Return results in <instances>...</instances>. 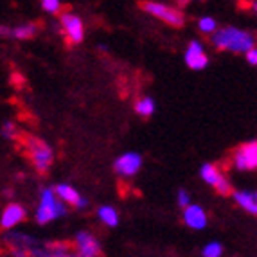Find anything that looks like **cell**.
I'll use <instances>...</instances> for the list:
<instances>
[{
	"label": "cell",
	"mask_w": 257,
	"mask_h": 257,
	"mask_svg": "<svg viewBox=\"0 0 257 257\" xmlns=\"http://www.w3.org/2000/svg\"><path fill=\"white\" fill-rule=\"evenodd\" d=\"M26 216H27L26 209H24L20 203H9V205L4 209V212H2L0 225H2V228H4V230H9V228L17 227L18 223L24 221V219H26Z\"/></svg>",
	"instance_id": "30bf717a"
},
{
	"label": "cell",
	"mask_w": 257,
	"mask_h": 257,
	"mask_svg": "<svg viewBox=\"0 0 257 257\" xmlns=\"http://www.w3.org/2000/svg\"><path fill=\"white\" fill-rule=\"evenodd\" d=\"M60 22H61V31H63L67 42L72 43V45L83 42V38H85V27H83V20L77 15L63 13Z\"/></svg>",
	"instance_id": "5b68a950"
},
{
	"label": "cell",
	"mask_w": 257,
	"mask_h": 257,
	"mask_svg": "<svg viewBox=\"0 0 257 257\" xmlns=\"http://www.w3.org/2000/svg\"><path fill=\"white\" fill-rule=\"evenodd\" d=\"M56 196L58 194H56L54 189H42V193H40V205L36 209V221L40 225H47V223L54 221L56 218H61L67 212L65 202L58 200Z\"/></svg>",
	"instance_id": "7a4b0ae2"
},
{
	"label": "cell",
	"mask_w": 257,
	"mask_h": 257,
	"mask_svg": "<svg viewBox=\"0 0 257 257\" xmlns=\"http://www.w3.org/2000/svg\"><path fill=\"white\" fill-rule=\"evenodd\" d=\"M2 135H4L6 139H13L15 135H17V126L11 124V122H6L4 128H2Z\"/></svg>",
	"instance_id": "603a6c76"
},
{
	"label": "cell",
	"mask_w": 257,
	"mask_h": 257,
	"mask_svg": "<svg viewBox=\"0 0 257 257\" xmlns=\"http://www.w3.org/2000/svg\"><path fill=\"white\" fill-rule=\"evenodd\" d=\"M42 8L51 15L60 13V8H61V2L60 0H42Z\"/></svg>",
	"instance_id": "ffe728a7"
},
{
	"label": "cell",
	"mask_w": 257,
	"mask_h": 257,
	"mask_svg": "<svg viewBox=\"0 0 257 257\" xmlns=\"http://www.w3.org/2000/svg\"><path fill=\"white\" fill-rule=\"evenodd\" d=\"M26 141L27 155H29L31 162L35 164V167L40 173H45L52 164V150L43 141H38L35 137H27Z\"/></svg>",
	"instance_id": "277c9868"
},
{
	"label": "cell",
	"mask_w": 257,
	"mask_h": 257,
	"mask_svg": "<svg viewBox=\"0 0 257 257\" xmlns=\"http://www.w3.org/2000/svg\"><path fill=\"white\" fill-rule=\"evenodd\" d=\"M153 110H155V103L151 97H142L135 103V111L142 117H150L153 113Z\"/></svg>",
	"instance_id": "e0dca14e"
},
{
	"label": "cell",
	"mask_w": 257,
	"mask_h": 257,
	"mask_svg": "<svg viewBox=\"0 0 257 257\" xmlns=\"http://www.w3.org/2000/svg\"><path fill=\"white\" fill-rule=\"evenodd\" d=\"M36 31H38V27H36L35 24H24V26L15 27V29L11 31V36L17 40H29L36 35Z\"/></svg>",
	"instance_id": "2e32d148"
},
{
	"label": "cell",
	"mask_w": 257,
	"mask_h": 257,
	"mask_svg": "<svg viewBox=\"0 0 257 257\" xmlns=\"http://www.w3.org/2000/svg\"><path fill=\"white\" fill-rule=\"evenodd\" d=\"M74 246L79 257H101V244L90 232H79L74 239Z\"/></svg>",
	"instance_id": "52a82bcc"
},
{
	"label": "cell",
	"mask_w": 257,
	"mask_h": 257,
	"mask_svg": "<svg viewBox=\"0 0 257 257\" xmlns=\"http://www.w3.org/2000/svg\"><path fill=\"white\" fill-rule=\"evenodd\" d=\"M234 166L239 171H248L257 167V141L246 142L234 151Z\"/></svg>",
	"instance_id": "8992f818"
},
{
	"label": "cell",
	"mask_w": 257,
	"mask_h": 257,
	"mask_svg": "<svg viewBox=\"0 0 257 257\" xmlns=\"http://www.w3.org/2000/svg\"><path fill=\"white\" fill-rule=\"evenodd\" d=\"M56 194H58V198H60L61 202L69 203V205L76 207V209H85L86 205H88V202H86L85 198L79 196V193H77L76 189L72 187V185L69 184H60L56 185Z\"/></svg>",
	"instance_id": "8fae6325"
},
{
	"label": "cell",
	"mask_w": 257,
	"mask_h": 257,
	"mask_svg": "<svg viewBox=\"0 0 257 257\" xmlns=\"http://www.w3.org/2000/svg\"><path fill=\"white\" fill-rule=\"evenodd\" d=\"M252 9H253V11H255V13H257V0H255V2H253V4H252Z\"/></svg>",
	"instance_id": "4316f807"
},
{
	"label": "cell",
	"mask_w": 257,
	"mask_h": 257,
	"mask_svg": "<svg viewBox=\"0 0 257 257\" xmlns=\"http://www.w3.org/2000/svg\"><path fill=\"white\" fill-rule=\"evenodd\" d=\"M141 8L146 11V13L153 15V17L160 18L162 22L169 24L173 27H182L184 26V13H182L180 9L171 8V6H164L160 2H153V0H146V2H142Z\"/></svg>",
	"instance_id": "3957f363"
},
{
	"label": "cell",
	"mask_w": 257,
	"mask_h": 257,
	"mask_svg": "<svg viewBox=\"0 0 257 257\" xmlns=\"http://www.w3.org/2000/svg\"><path fill=\"white\" fill-rule=\"evenodd\" d=\"M216 191H218L219 194H228L232 191V187H230V184H228V180L225 178V176H221V180L216 184Z\"/></svg>",
	"instance_id": "44dd1931"
},
{
	"label": "cell",
	"mask_w": 257,
	"mask_h": 257,
	"mask_svg": "<svg viewBox=\"0 0 257 257\" xmlns=\"http://www.w3.org/2000/svg\"><path fill=\"white\" fill-rule=\"evenodd\" d=\"M234 200L241 209H244L250 214L257 216V191L250 193V191H236L234 193Z\"/></svg>",
	"instance_id": "4fadbf2b"
},
{
	"label": "cell",
	"mask_w": 257,
	"mask_h": 257,
	"mask_svg": "<svg viewBox=\"0 0 257 257\" xmlns=\"http://www.w3.org/2000/svg\"><path fill=\"white\" fill-rule=\"evenodd\" d=\"M212 42L219 51L228 52H243L246 54L255 47V38L246 31L236 29V27H221L212 35Z\"/></svg>",
	"instance_id": "6da1fadb"
},
{
	"label": "cell",
	"mask_w": 257,
	"mask_h": 257,
	"mask_svg": "<svg viewBox=\"0 0 257 257\" xmlns=\"http://www.w3.org/2000/svg\"><path fill=\"white\" fill-rule=\"evenodd\" d=\"M198 29L202 31L203 35H214L216 31H218V26H216L214 18L203 17V18H200V22H198Z\"/></svg>",
	"instance_id": "ac0fdd59"
},
{
	"label": "cell",
	"mask_w": 257,
	"mask_h": 257,
	"mask_svg": "<svg viewBox=\"0 0 257 257\" xmlns=\"http://www.w3.org/2000/svg\"><path fill=\"white\" fill-rule=\"evenodd\" d=\"M244 56H246V61L250 65H257V47H253L252 51H248Z\"/></svg>",
	"instance_id": "cb8c5ba5"
},
{
	"label": "cell",
	"mask_w": 257,
	"mask_h": 257,
	"mask_svg": "<svg viewBox=\"0 0 257 257\" xmlns=\"http://www.w3.org/2000/svg\"><path fill=\"white\" fill-rule=\"evenodd\" d=\"M178 205L184 207V209L191 205V196H189V193H187V191H184V189H182V191H178Z\"/></svg>",
	"instance_id": "7402d4cb"
},
{
	"label": "cell",
	"mask_w": 257,
	"mask_h": 257,
	"mask_svg": "<svg viewBox=\"0 0 257 257\" xmlns=\"http://www.w3.org/2000/svg\"><path fill=\"white\" fill-rule=\"evenodd\" d=\"M200 175H202L203 182H207V184L212 185V187H216V184L221 180V176H223L214 164H205V166H202V171H200Z\"/></svg>",
	"instance_id": "9a60e30c"
},
{
	"label": "cell",
	"mask_w": 257,
	"mask_h": 257,
	"mask_svg": "<svg viewBox=\"0 0 257 257\" xmlns=\"http://www.w3.org/2000/svg\"><path fill=\"white\" fill-rule=\"evenodd\" d=\"M141 166H142V157L139 153H124L113 162L115 173L120 176H124V178L135 175L141 169Z\"/></svg>",
	"instance_id": "9c48e42d"
},
{
	"label": "cell",
	"mask_w": 257,
	"mask_h": 257,
	"mask_svg": "<svg viewBox=\"0 0 257 257\" xmlns=\"http://www.w3.org/2000/svg\"><path fill=\"white\" fill-rule=\"evenodd\" d=\"M176 2H178V4H182V6H184V4H187L189 0H176Z\"/></svg>",
	"instance_id": "484cf974"
},
{
	"label": "cell",
	"mask_w": 257,
	"mask_h": 257,
	"mask_svg": "<svg viewBox=\"0 0 257 257\" xmlns=\"http://www.w3.org/2000/svg\"><path fill=\"white\" fill-rule=\"evenodd\" d=\"M97 216L104 225H108V227H117V225H119V214H117V210L113 209V207H108V205L99 207Z\"/></svg>",
	"instance_id": "5bb4252c"
},
{
	"label": "cell",
	"mask_w": 257,
	"mask_h": 257,
	"mask_svg": "<svg viewBox=\"0 0 257 257\" xmlns=\"http://www.w3.org/2000/svg\"><path fill=\"white\" fill-rule=\"evenodd\" d=\"M60 257H79L77 253H72V252H67V253H63V255H60Z\"/></svg>",
	"instance_id": "d4e9b609"
},
{
	"label": "cell",
	"mask_w": 257,
	"mask_h": 257,
	"mask_svg": "<svg viewBox=\"0 0 257 257\" xmlns=\"http://www.w3.org/2000/svg\"><path fill=\"white\" fill-rule=\"evenodd\" d=\"M202 253H203V257H221L223 246L219 243H216V241H212V243H207L205 246H203Z\"/></svg>",
	"instance_id": "d6986e66"
},
{
	"label": "cell",
	"mask_w": 257,
	"mask_h": 257,
	"mask_svg": "<svg viewBox=\"0 0 257 257\" xmlns=\"http://www.w3.org/2000/svg\"><path fill=\"white\" fill-rule=\"evenodd\" d=\"M184 223L194 230H202L207 225V214L200 205H189L184 209Z\"/></svg>",
	"instance_id": "7c38bea8"
},
{
	"label": "cell",
	"mask_w": 257,
	"mask_h": 257,
	"mask_svg": "<svg viewBox=\"0 0 257 257\" xmlns=\"http://www.w3.org/2000/svg\"><path fill=\"white\" fill-rule=\"evenodd\" d=\"M185 65L193 70H203L209 65V56L200 42H191L185 51Z\"/></svg>",
	"instance_id": "ba28073f"
}]
</instances>
